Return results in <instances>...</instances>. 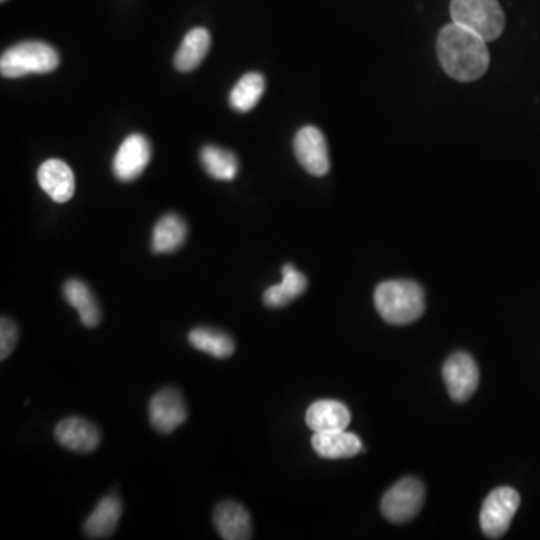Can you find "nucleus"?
I'll return each mask as SVG.
<instances>
[{
  "label": "nucleus",
  "instance_id": "1",
  "mask_svg": "<svg viewBox=\"0 0 540 540\" xmlns=\"http://www.w3.org/2000/svg\"><path fill=\"white\" fill-rule=\"evenodd\" d=\"M437 54L446 74L458 81L477 80L489 66L485 39L453 21L438 35Z\"/></svg>",
  "mask_w": 540,
  "mask_h": 540
},
{
  "label": "nucleus",
  "instance_id": "2",
  "mask_svg": "<svg viewBox=\"0 0 540 540\" xmlns=\"http://www.w3.org/2000/svg\"><path fill=\"white\" fill-rule=\"evenodd\" d=\"M374 303L386 323L404 326L422 317L425 312V291L410 279H392L377 285Z\"/></svg>",
  "mask_w": 540,
  "mask_h": 540
},
{
  "label": "nucleus",
  "instance_id": "3",
  "mask_svg": "<svg viewBox=\"0 0 540 540\" xmlns=\"http://www.w3.org/2000/svg\"><path fill=\"white\" fill-rule=\"evenodd\" d=\"M57 51L41 41H26L3 51L0 72L6 78H21L30 74H48L59 66Z\"/></svg>",
  "mask_w": 540,
  "mask_h": 540
},
{
  "label": "nucleus",
  "instance_id": "4",
  "mask_svg": "<svg viewBox=\"0 0 540 540\" xmlns=\"http://www.w3.org/2000/svg\"><path fill=\"white\" fill-rule=\"evenodd\" d=\"M450 17L453 23L471 30L486 42L497 39L506 23L497 0H452Z\"/></svg>",
  "mask_w": 540,
  "mask_h": 540
},
{
  "label": "nucleus",
  "instance_id": "5",
  "mask_svg": "<svg viewBox=\"0 0 540 540\" xmlns=\"http://www.w3.org/2000/svg\"><path fill=\"white\" fill-rule=\"evenodd\" d=\"M425 486L416 477H404L396 482L381 500V513L387 521L404 524L422 509Z\"/></svg>",
  "mask_w": 540,
  "mask_h": 540
},
{
  "label": "nucleus",
  "instance_id": "6",
  "mask_svg": "<svg viewBox=\"0 0 540 540\" xmlns=\"http://www.w3.org/2000/svg\"><path fill=\"white\" fill-rule=\"evenodd\" d=\"M521 497L510 486H500L485 498L480 510V528L489 539H500L509 530Z\"/></svg>",
  "mask_w": 540,
  "mask_h": 540
},
{
  "label": "nucleus",
  "instance_id": "7",
  "mask_svg": "<svg viewBox=\"0 0 540 540\" xmlns=\"http://www.w3.org/2000/svg\"><path fill=\"white\" fill-rule=\"evenodd\" d=\"M443 380L447 393L453 401H468L479 386V368L476 360L464 351L453 353L444 362Z\"/></svg>",
  "mask_w": 540,
  "mask_h": 540
},
{
  "label": "nucleus",
  "instance_id": "8",
  "mask_svg": "<svg viewBox=\"0 0 540 540\" xmlns=\"http://www.w3.org/2000/svg\"><path fill=\"white\" fill-rule=\"evenodd\" d=\"M186 419H188V408H186L179 390L167 387V389L159 390L150 399V425L159 434H170V432L176 431L186 422Z\"/></svg>",
  "mask_w": 540,
  "mask_h": 540
},
{
  "label": "nucleus",
  "instance_id": "9",
  "mask_svg": "<svg viewBox=\"0 0 540 540\" xmlns=\"http://www.w3.org/2000/svg\"><path fill=\"white\" fill-rule=\"evenodd\" d=\"M152 158V147L143 134H131L123 140L113 159V173L120 182H132L141 176Z\"/></svg>",
  "mask_w": 540,
  "mask_h": 540
},
{
  "label": "nucleus",
  "instance_id": "10",
  "mask_svg": "<svg viewBox=\"0 0 540 540\" xmlns=\"http://www.w3.org/2000/svg\"><path fill=\"white\" fill-rule=\"evenodd\" d=\"M294 155L312 176H324L330 168L329 150L323 132L315 126H305L294 137Z\"/></svg>",
  "mask_w": 540,
  "mask_h": 540
},
{
  "label": "nucleus",
  "instance_id": "11",
  "mask_svg": "<svg viewBox=\"0 0 540 540\" xmlns=\"http://www.w3.org/2000/svg\"><path fill=\"white\" fill-rule=\"evenodd\" d=\"M54 437L60 446L71 452L90 453L101 443V432L89 420L81 417H66L57 423Z\"/></svg>",
  "mask_w": 540,
  "mask_h": 540
},
{
  "label": "nucleus",
  "instance_id": "12",
  "mask_svg": "<svg viewBox=\"0 0 540 540\" xmlns=\"http://www.w3.org/2000/svg\"><path fill=\"white\" fill-rule=\"evenodd\" d=\"M38 183L56 203H66L75 192L74 173L62 159H47L39 167Z\"/></svg>",
  "mask_w": 540,
  "mask_h": 540
},
{
  "label": "nucleus",
  "instance_id": "13",
  "mask_svg": "<svg viewBox=\"0 0 540 540\" xmlns=\"http://www.w3.org/2000/svg\"><path fill=\"white\" fill-rule=\"evenodd\" d=\"M213 524L225 540H248L252 537L248 510L236 501H222L213 512Z\"/></svg>",
  "mask_w": 540,
  "mask_h": 540
},
{
  "label": "nucleus",
  "instance_id": "14",
  "mask_svg": "<svg viewBox=\"0 0 540 540\" xmlns=\"http://www.w3.org/2000/svg\"><path fill=\"white\" fill-rule=\"evenodd\" d=\"M315 453L326 459L353 458L365 452L362 441L356 434L339 429V431L314 432L311 440Z\"/></svg>",
  "mask_w": 540,
  "mask_h": 540
},
{
  "label": "nucleus",
  "instance_id": "15",
  "mask_svg": "<svg viewBox=\"0 0 540 540\" xmlns=\"http://www.w3.org/2000/svg\"><path fill=\"white\" fill-rule=\"evenodd\" d=\"M305 420L306 425L314 432L339 431L350 425L351 414L342 402L321 399L309 405Z\"/></svg>",
  "mask_w": 540,
  "mask_h": 540
},
{
  "label": "nucleus",
  "instance_id": "16",
  "mask_svg": "<svg viewBox=\"0 0 540 540\" xmlns=\"http://www.w3.org/2000/svg\"><path fill=\"white\" fill-rule=\"evenodd\" d=\"M281 284L272 285L263 294V302L267 308L279 309L302 296L308 288V279L293 264L282 266Z\"/></svg>",
  "mask_w": 540,
  "mask_h": 540
},
{
  "label": "nucleus",
  "instance_id": "17",
  "mask_svg": "<svg viewBox=\"0 0 540 540\" xmlns=\"http://www.w3.org/2000/svg\"><path fill=\"white\" fill-rule=\"evenodd\" d=\"M122 516V503L116 495H107L96 504L84 522V534L89 539H107L116 530Z\"/></svg>",
  "mask_w": 540,
  "mask_h": 540
},
{
  "label": "nucleus",
  "instance_id": "18",
  "mask_svg": "<svg viewBox=\"0 0 540 540\" xmlns=\"http://www.w3.org/2000/svg\"><path fill=\"white\" fill-rule=\"evenodd\" d=\"M63 297L78 312L81 323L86 327H96L101 323V309L92 290L81 279H69L63 285Z\"/></svg>",
  "mask_w": 540,
  "mask_h": 540
},
{
  "label": "nucleus",
  "instance_id": "19",
  "mask_svg": "<svg viewBox=\"0 0 540 540\" xmlns=\"http://www.w3.org/2000/svg\"><path fill=\"white\" fill-rule=\"evenodd\" d=\"M188 227L176 213H168L156 222L152 234V251L155 254H171L185 243Z\"/></svg>",
  "mask_w": 540,
  "mask_h": 540
},
{
  "label": "nucleus",
  "instance_id": "20",
  "mask_svg": "<svg viewBox=\"0 0 540 540\" xmlns=\"http://www.w3.org/2000/svg\"><path fill=\"white\" fill-rule=\"evenodd\" d=\"M210 48V33L204 27H195L183 38L174 65L180 72L194 71L200 66Z\"/></svg>",
  "mask_w": 540,
  "mask_h": 540
},
{
  "label": "nucleus",
  "instance_id": "21",
  "mask_svg": "<svg viewBox=\"0 0 540 540\" xmlns=\"http://www.w3.org/2000/svg\"><path fill=\"white\" fill-rule=\"evenodd\" d=\"M188 341L198 351L216 359H227L236 350V344L228 333L212 327H195L189 332Z\"/></svg>",
  "mask_w": 540,
  "mask_h": 540
},
{
  "label": "nucleus",
  "instance_id": "22",
  "mask_svg": "<svg viewBox=\"0 0 540 540\" xmlns=\"http://www.w3.org/2000/svg\"><path fill=\"white\" fill-rule=\"evenodd\" d=\"M263 75L249 72L243 75L230 92V105L239 113H248L260 102L264 93Z\"/></svg>",
  "mask_w": 540,
  "mask_h": 540
},
{
  "label": "nucleus",
  "instance_id": "23",
  "mask_svg": "<svg viewBox=\"0 0 540 540\" xmlns=\"http://www.w3.org/2000/svg\"><path fill=\"white\" fill-rule=\"evenodd\" d=\"M200 159L204 170L213 179L230 182L237 176L239 164L236 155L230 150L218 146H204L200 152Z\"/></svg>",
  "mask_w": 540,
  "mask_h": 540
},
{
  "label": "nucleus",
  "instance_id": "24",
  "mask_svg": "<svg viewBox=\"0 0 540 540\" xmlns=\"http://www.w3.org/2000/svg\"><path fill=\"white\" fill-rule=\"evenodd\" d=\"M18 342V327L11 318L2 317L0 320V359L11 356Z\"/></svg>",
  "mask_w": 540,
  "mask_h": 540
},
{
  "label": "nucleus",
  "instance_id": "25",
  "mask_svg": "<svg viewBox=\"0 0 540 540\" xmlns=\"http://www.w3.org/2000/svg\"><path fill=\"white\" fill-rule=\"evenodd\" d=\"M2 2H5V0H2Z\"/></svg>",
  "mask_w": 540,
  "mask_h": 540
}]
</instances>
